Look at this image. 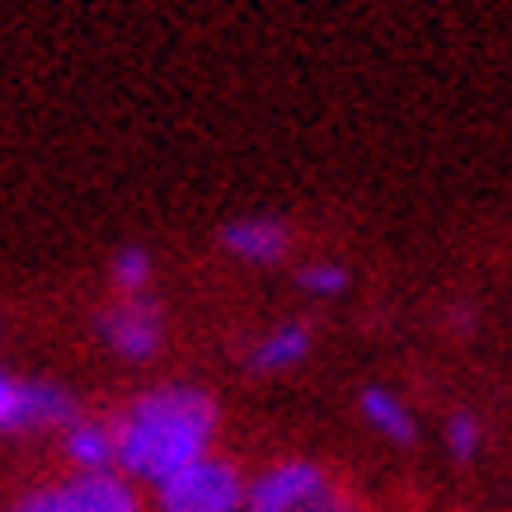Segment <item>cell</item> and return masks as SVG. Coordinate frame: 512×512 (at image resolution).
I'll use <instances>...</instances> for the list:
<instances>
[{
    "label": "cell",
    "instance_id": "9c48e42d",
    "mask_svg": "<svg viewBox=\"0 0 512 512\" xmlns=\"http://www.w3.org/2000/svg\"><path fill=\"white\" fill-rule=\"evenodd\" d=\"M357 404H362V419L372 423L381 437L400 442V447H409V442H414V414L404 409L400 395H390V390H381V386H367Z\"/></svg>",
    "mask_w": 512,
    "mask_h": 512
},
{
    "label": "cell",
    "instance_id": "8992f818",
    "mask_svg": "<svg viewBox=\"0 0 512 512\" xmlns=\"http://www.w3.org/2000/svg\"><path fill=\"white\" fill-rule=\"evenodd\" d=\"M221 245L226 254L245 259V264H278L292 249V231L278 217H240L221 226Z\"/></svg>",
    "mask_w": 512,
    "mask_h": 512
},
{
    "label": "cell",
    "instance_id": "9a60e30c",
    "mask_svg": "<svg viewBox=\"0 0 512 512\" xmlns=\"http://www.w3.org/2000/svg\"><path fill=\"white\" fill-rule=\"evenodd\" d=\"M15 512H66L62 508V489H33L29 498H19Z\"/></svg>",
    "mask_w": 512,
    "mask_h": 512
},
{
    "label": "cell",
    "instance_id": "8fae6325",
    "mask_svg": "<svg viewBox=\"0 0 512 512\" xmlns=\"http://www.w3.org/2000/svg\"><path fill=\"white\" fill-rule=\"evenodd\" d=\"M109 278H113V287H118L123 296H141L146 292V282H151V254L137 249V245L118 249V254H113Z\"/></svg>",
    "mask_w": 512,
    "mask_h": 512
},
{
    "label": "cell",
    "instance_id": "52a82bcc",
    "mask_svg": "<svg viewBox=\"0 0 512 512\" xmlns=\"http://www.w3.org/2000/svg\"><path fill=\"white\" fill-rule=\"evenodd\" d=\"M66 456L80 466V475H99V470H118V433L109 423L80 419L66 428Z\"/></svg>",
    "mask_w": 512,
    "mask_h": 512
},
{
    "label": "cell",
    "instance_id": "277c9868",
    "mask_svg": "<svg viewBox=\"0 0 512 512\" xmlns=\"http://www.w3.org/2000/svg\"><path fill=\"white\" fill-rule=\"evenodd\" d=\"M325 484L329 475L315 461H278L249 480L245 512H301V503H311Z\"/></svg>",
    "mask_w": 512,
    "mask_h": 512
},
{
    "label": "cell",
    "instance_id": "ba28073f",
    "mask_svg": "<svg viewBox=\"0 0 512 512\" xmlns=\"http://www.w3.org/2000/svg\"><path fill=\"white\" fill-rule=\"evenodd\" d=\"M306 353H311V329L306 325H278L254 343L249 372H287V367H296Z\"/></svg>",
    "mask_w": 512,
    "mask_h": 512
},
{
    "label": "cell",
    "instance_id": "7a4b0ae2",
    "mask_svg": "<svg viewBox=\"0 0 512 512\" xmlns=\"http://www.w3.org/2000/svg\"><path fill=\"white\" fill-rule=\"evenodd\" d=\"M249 484L221 456H202L188 470L156 484V512H245Z\"/></svg>",
    "mask_w": 512,
    "mask_h": 512
},
{
    "label": "cell",
    "instance_id": "4fadbf2b",
    "mask_svg": "<svg viewBox=\"0 0 512 512\" xmlns=\"http://www.w3.org/2000/svg\"><path fill=\"white\" fill-rule=\"evenodd\" d=\"M301 287L311 296H339V292H348V268L343 264H306L301 273Z\"/></svg>",
    "mask_w": 512,
    "mask_h": 512
},
{
    "label": "cell",
    "instance_id": "7c38bea8",
    "mask_svg": "<svg viewBox=\"0 0 512 512\" xmlns=\"http://www.w3.org/2000/svg\"><path fill=\"white\" fill-rule=\"evenodd\" d=\"M480 442H484L480 419H475L470 409H456V414L447 419V451L456 456V461H475Z\"/></svg>",
    "mask_w": 512,
    "mask_h": 512
},
{
    "label": "cell",
    "instance_id": "3957f363",
    "mask_svg": "<svg viewBox=\"0 0 512 512\" xmlns=\"http://www.w3.org/2000/svg\"><path fill=\"white\" fill-rule=\"evenodd\" d=\"M99 339L109 343L113 353L146 362L160 348V306L151 301V292L141 296H118L109 311L99 315Z\"/></svg>",
    "mask_w": 512,
    "mask_h": 512
},
{
    "label": "cell",
    "instance_id": "5bb4252c",
    "mask_svg": "<svg viewBox=\"0 0 512 512\" xmlns=\"http://www.w3.org/2000/svg\"><path fill=\"white\" fill-rule=\"evenodd\" d=\"M301 512H362V508H357V498L348 494L343 484L329 480L325 489H320V494L311 498V503H301Z\"/></svg>",
    "mask_w": 512,
    "mask_h": 512
},
{
    "label": "cell",
    "instance_id": "5b68a950",
    "mask_svg": "<svg viewBox=\"0 0 512 512\" xmlns=\"http://www.w3.org/2000/svg\"><path fill=\"white\" fill-rule=\"evenodd\" d=\"M57 489H62L66 512H141V494L132 489L127 475H118V470L76 475V480L57 484Z\"/></svg>",
    "mask_w": 512,
    "mask_h": 512
},
{
    "label": "cell",
    "instance_id": "30bf717a",
    "mask_svg": "<svg viewBox=\"0 0 512 512\" xmlns=\"http://www.w3.org/2000/svg\"><path fill=\"white\" fill-rule=\"evenodd\" d=\"M33 428V381H19L0 367V433Z\"/></svg>",
    "mask_w": 512,
    "mask_h": 512
},
{
    "label": "cell",
    "instance_id": "6da1fadb",
    "mask_svg": "<svg viewBox=\"0 0 512 512\" xmlns=\"http://www.w3.org/2000/svg\"><path fill=\"white\" fill-rule=\"evenodd\" d=\"M118 433V470L127 480L165 484L193 461L212 456L217 437V400L198 386H156L127 404L113 423Z\"/></svg>",
    "mask_w": 512,
    "mask_h": 512
}]
</instances>
